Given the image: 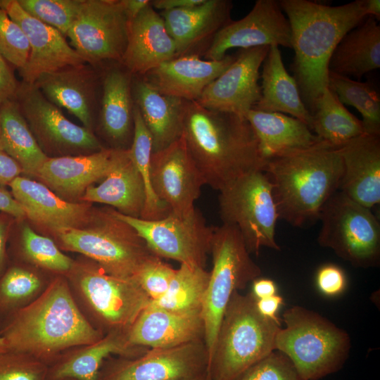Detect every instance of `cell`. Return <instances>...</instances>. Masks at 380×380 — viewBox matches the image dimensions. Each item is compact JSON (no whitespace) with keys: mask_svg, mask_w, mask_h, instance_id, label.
Masks as SVG:
<instances>
[{"mask_svg":"<svg viewBox=\"0 0 380 380\" xmlns=\"http://www.w3.org/2000/svg\"><path fill=\"white\" fill-rule=\"evenodd\" d=\"M111 212L134 229L158 257L205 268L214 227L207 225L197 208L185 216L170 213L157 220L130 217L114 209Z\"/></svg>","mask_w":380,"mask_h":380,"instance_id":"12","label":"cell"},{"mask_svg":"<svg viewBox=\"0 0 380 380\" xmlns=\"http://www.w3.org/2000/svg\"><path fill=\"white\" fill-rule=\"evenodd\" d=\"M0 211L19 220L26 217L23 208L13 198L11 191L3 187H0Z\"/></svg>","mask_w":380,"mask_h":380,"instance_id":"51","label":"cell"},{"mask_svg":"<svg viewBox=\"0 0 380 380\" xmlns=\"http://www.w3.org/2000/svg\"><path fill=\"white\" fill-rule=\"evenodd\" d=\"M21 173L20 166L7 153L0 151V187L9 186Z\"/></svg>","mask_w":380,"mask_h":380,"instance_id":"49","label":"cell"},{"mask_svg":"<svg viewBox=\"0 0 380 380\" xmlns=\"http://www.w3.org/2000/svg\"><path fill=\"white\" fill-rule=\"evenodd\" d=\"M133 119V137L129 152L141 175L146 191V201L139 218L147 220L163 219L170 213V210L158 199L153 190L150 177L151 158L153 153L152 138L134 103Z\"/></svg>","mask_w":380,"mask_h":380,"instance_id":"39","label":"cell"},{"mask_svg":"<svg viewBox=\"0 0 380 380\" xmlns=\"http://www.w3.org/2000/svg\"><path fill=\"white\" fill-rule=\"evenodd\" d=\"M192 380H210L208 374H206L202 376H200L198 378L192 379Z\"/></svg>","mask_w":380,"mask_h":380,"instance_id":"58","label":"cell"},{"mask_svg":"<svg viewBox=\"0 0 380 380\" xmlns=\"http://www.w3.org/2000/svg\"><path fill=\"white\" fill-rule=\"evenodd\" d=\"M17 255L23 262L53 276H65L74 263L52 239L36 233L27 224L20 231Z\"/></svg>","mask_w":380,"mask_h":380,"instance_id":"40","label":"cell"},{"mask_svg":"<svg viewBox=\"0 0 380 380\" xmlns=\"http://www.w3.org/2000/svg\"><path fill=\"white\" fill-rule=\"evenodd\" d=\"M63 251L82 254L106 272L136 278L143 265L156 255L134 229L116 217L111 209L92 211L89 227L53 232Z\"/></svg>","mask_w":380,"mask_h":380,"instance_id":"8","label":"cell"},{"mask_svg":"<svg viewBox=\"0 0 380 380\" xmlns=\"http://www.w3.org/2000/svg\"><path fill=\"white\" fill-rule=\"evenodd\" d=\"M236 380H306L282 353L274 350L243 372Z\"/></svg>","mask_w":380,"mask_h":380,"instance_id":"45","label":"cell"},{"mask_svg":"<svg viewBox=\"0 0 380 380\" xmlns=\"http://www.w3.org/2000/svg\"><path fill=\"white\" fill-rule=\"evenodd\" d=\"M113 151L104 148L85 155L49 157L37 177L63 199L81 198L89 186L108 174Z\"/></svg>","mask_w":380,"mask_h":380,"instance_id":"29","label":"cell"},{"mask_svg":"<svg viewBox=\"0 0 380 380\" xmlns=\"http://www.w3.org/2000/svg\"><path fill=\"white\" fill-rule=\"evenodd\" d=\"M133 346L147 348H167L204 340L201 311L178 312L151 302L127 332Z\"/></svg>","mask_w":380,"mask_h":380,"instance_id":"22","label":"cell"},{"mask_svg":"<svg viewBox=\"0 0 380 380\" xmlns=\"http://www.w3.org/2000/svg\"><path fill=\"white\" fill-rule=\"evenodd\" d=\"M204 340L173 347L148 348L136 357L110 356L97 380H192L208 374Z\"/></svg>","mask_w":380,"mask_h":380,"instance_id":"15","label":"cell"},{"mask_svg":"<svg viewBox=\"0 0 380 380\" xmlns=\"http://www.w3.org/2000/svg\"><path fill=\"white\" fill-rule=\"evenodd\" d=\"M151 1L149 0H122L129 20L137 17L146 6L150 5Z\"/></svg>","mask_w":380,"mask_h":380,"instance_id":"55","label":"cell"},{"mask_svg":"<svg viewBox=\"0 0 380 380\" xmlns=\"http://www.w3.org/2000/svg\"><path fill=\"white\" fill-rule=\"evenodd\" d=\"M104 335L82 315L63 275L55 276L34 300L0 321L7 349L28 353L48 365L64 350Z\"/></svg>","mask_w":380,"mask_h":380,"instance_id":"3","label":"cell"},{"mask_svg":"<svg viewBox=\"0 0 380 380\" xmlns=\"http://www.w3.org/2000/svg\"><path fill=\"white\" fill-rule=\"evenodd\" d=\"M289 21L291 65L301 99L310 113L329 87V62L342 37L367 17L364 0L330 6L308 0H281Z\"/></svg>","mask_w":380,"mask_h":380,"instance_id":"1","label":"cell"},{"mask_svg":"<svg viewBox=\"0 0 380 380\" xmlns=\"http://www.w3.org/2000/svg\"><path fill=\"white\" fill-rule=\"evenodd\" d=\"M235 60L227 54L218 61L201 59L198 54L181 56L165 61L141 76L159 93L187 101H196L206 87Z\"/></svg>","mask_w":380,"mask_h":380,"instance_id":"21","label":"cell"},{"mask_svg":"<svg viewBox=\"0 0 380 380\" xmlns=\"http://www.w3.org/2000/svg\"><path fill=\"white\" fill-rule=\"evenodd\" d=\"M312 117L311 130L335 148L365 134L362 120L348 110L329 87L316 101Z\"/></svg>","mask_w":380,"mask_h":380,"instance_id":"36","label":"cell"},{"mask_svg":"<svg viewBox=\"0 0 380 380\" xmlns=\"http://www.w3.org/2000/svg\"><path fill=\"white\" fill-rule=\"evenodd\" d=\"M0 53L18 70L27 63L30 53L28 40L21 27L0 7Z\"/></svg>","mask_w":380,"mask_h":380,"instance_id":"44","label":"cell"},{"mask_svg":"<svg viewBox=\"0 0 380 380\" xmlns=\"http://www.w3.org/2000/svg\"><path fill=\"white\" fill-rule=\"evenodd\" d=\"M204 0H153L151 6L153 8L164 11L189 8L202 4Z\"/></svg>","mask_w":380,"mask_h":380,"instance_id":"54","label":"cell"},{"mask_svg":"<svg viewBox=\"0 0 380 380\" xmlns=\"http://www.w3.org/2000/svg\"><path fill=\"white\" fill-rule=\"evenodd\" d=\"M2 151L22 168L23 173L37 177L48 156L39 146L16 101L0 103Z\"/></svg>","mask_w":380,"mask_h":380,"instance_id":"35","label":"cell"},{"mask_svg":"<svg viewBox=\"0 0 380 380\" xmlns=\"http://www.w3.org/2000/svg\"><path fill=\"white\" fill-rule=\"evenodd\" d=\"M14 99L47 156L85 155L104 148L92 131L68 120L34 84H19Z\"/></svg>","mask_w":380,"mask_h":380,"instance_id":"14","label":"cell"},{"mask_svg":"<svg viewBox=\"0 0 380 380\" xmlns=\"http://www.w3.org/2000/svg\"><path fill=\"white\" fill-rule=\"evenodd\" d=\"M279 320L257 309L251 293L232 294L223 314L209 360L210 380H236L243 372L275 350Z\"/></svg>","mask_w":380,"mask_h":380,"instance_id":"6","label":"cell"},{"mask_svg":"<svg viewBox=\"0 0 380 380\" xmlns=\"http://www.w3.org/2000/svg\"><path fill=\"white\" fill-rule=\"evenodd\" d=\"M365 12L367 16H372L376 20L380 19V1L364 0Z\"/></svg>","mask_w":380,"mask_h":380,"instance_id":"56","label":"cell"},{"mask_svg":"<svg viewBox=\"0 0 380 380\" xmlns=\"http://www.w3.org/2000/svg\"><path fill=\"white\" fill-rule=\"evenodd\" d=\"M175 272L161 258L155 255L143 265L135 279L151 301H156L166 293Z\"/></svg>","mask_w":380,"mask_h":380,"instance_id":"46","label":"cell"},{"mask_svg":"<svg viewBox=\"0 0 380 380\" xmlns=\"http://www.w3.org/2000/svg\"><path fill=\"white\" fill-rule=\"evenodd\" d=\"M129 23L122 0H82L66 36L86 63L99 68L106 62L120 63Z\"/></svg>","mask_w":380,"mask_h":380,"instance_id":"13","label":"cell"},{"mask_svg":"<svg viewBox=\"0 0 380 380\" xmlns=\"http://www.w3.org/2000/svg\"><path fill=\"white\" fill-rule=\"evenodd\" d=\"M282 321L275 350L288 357L305 379L319 380L343 367L351 348L347 331L300 305L286 310Z\"/></svg>","mask_w":380,"mask_h":380,"instance_id":"7","label":"cell"},{"mask_svg":"<svg viewBox=\"0 0 380 380\" xmlns=\"http://www.w3.org/2000/svg\"><path fill=\"white\" fill-rule=\"evenodd\" d=\"M0 151H2V146H1V114H0Z\"/></svg>","mask_w":380,"mask_h":380,"instance_id":"59","label":"cell"},{"mask_svg":"<svg viewBox=\"0 0 380 380\" xmlns=\"http://www.w3.org/2000/svg\"><path fill=\"white\" fill-rule=\"evenodd\" d=\"M0 7L21 27L29 42L28 59L19 70L22 82L33 84L44 74L86 63L60 32L30 15L17 0H0Z\"/></svg>","mask_w":380,"mask_h":380,"instance_id":"19","label":"cell"},{"mask_svg":"<svg viewBox=\"0 0 380 380\" xmlns=\"http://www.w3.org/2000/svg\"><path fill=\"white\" fill-rule=\"evenodd\" d=\"M251 293L255 299H261L277 294V286L270 279L258 277L253 281Z\"/></svg>","mask_w":380,"mask_h":380,"instance_id":"53","label":"cell"},{"mask_svg":"<svg viewBox=\"0 0 380 380\" xmlns=\"http://www.w3.org/2000/svg\"><path fill=\"white\" fill-rule=\"evenodd\" d=\"M368 208L341 191L322 207L319 244L356 267H376L380 262V224Z\"/></svg>","mask_w":380,"mask_h":380,"instance_id":"10","label":"cell"},{"mask_svg":"<svg viewBox=\"0 0 380 380\" xmlns=\"http://www.w3.org/2000/svg\"><path fill=\"white\" fill-rule=\"evenodd\" d=\"M232 2L204 0L197 6L164 11L160 13L166 28L175 42L177 57L196 54L198 47L208 42L231 20Z\"/></svg>","mask_w":380,"mask_h":380,"instance_id":"26","label":"cell"},{"mask_svg":"<svg viewBox=\"0 0 380 380\" xmlns=\"http://www.w3.org/2000/svg\"><path fill=\"white\" fill-rule=\"evenodd\" d=\"M315 281L319 291L327 297L341 295L347 286L345 272L334 264H326L320 267L316 273Z\"/></svg>","mask_w":380,"mask_h":380,"instance_id":"47","label":"cell"},{"mask_svg":"<svg viewBox=\"0 0 380 380\" xmlns=\"http://www.w3.org/2000/svg\"><path fill=\"white\" fill-rule=\"evenodd\" d=\"M7 350V346L4 339L0 336V353Z\"/></svg>","mask_w":380,"mask_h":380,"instance_id":"57","label":"cell"},{"mask_svg":"<svg viewBox=\"0 0 380 380\" xmlns=\"http://www.w3.org/2000/svg\"><path fill=\"white\" fill-rule=\"evenodd\" d=\"M329 87L343 104L353 106L361 113L365 134L380 135V99L371 82L329 72Z\"/></svg>","mask_w":380,"mask_h":380,"instance_id":"41","label":"cell"},{"mask_svg":"<svg viewBox=\"0 0 380 380\" xmlns=\"http://www.w3.org/2000/svg\"><path fill=\"white\" fill-rule=\"evenodd\" d=\"M380 67V26L367 16L347 32L334 49L329 72L360 80Z\"/></svg>","mask_w":380,"mask_h":380,"instance_id":"33","label":"cell"},{"mask_svg":"<svg viewBox=\"0 0 380 380\" xmlns=\"http://www.w3.org/2000/svg\"><path fill=\"white\" fill-rule=\"evenodd\" d=\"M19 83L8 62L0 53V103L15 97Z\"/></svg>","mask_w":380,"mask_h":380,"instance_id":"48","label":"cell"},{"mask_svg":"<svg viewBox=\"0 0 380 380\" xmlns=\"http://www.w3.org/2000/svg\"><path fill=\"white\" fill-rule=\"evenodd\" d=\"M132 92L134 103L151 136L153 153L180 138L187 101L159 93L141 76H133Z\"/></svg>","mask_w":380,"mask_h":380,"instance_id":"31","label":"cell"},{"mask_svg":"<svg viewBox=\"0 0 380 380\" xmlns=\"http://www.w3.org/2000/svg\"><path fill=\"white\" fill-rule=\"evenodd\" d=\"M11 215L5 213L0 214V276L8 265L6 243L11 225Z\"/></svg>","mask_w":380,"mask_h":380,"instance_id":"50","label":"cell"},{"mask_svg":"<svg viewBox=\"0 0 380 380\" xmlns=\"http://www.w3.org/2000/svg\"><path fill=\"white\" fill-rule=\"evenodd\" d=\"M9 187L26 217L52 232L83 227L91 217L89 204L65 200L43 183L19 176Z\"/></svg>","mask_w":380,"mask_h":380,"instance_id":"24","label":"cell"},{"mask_svg":"<svg viewBox=\"0 0 380 380\" xmlns=\"http://www.w3.org/2000/svg\"><path fill=\"white\" fill-rule=\"evenodd\" d=\"M150 177L153 190L170 213L185 216L205 184L203 178L180 137L167 148L152 153Z\"/></svg>","mask_w":380,"mask_h":380,"instance_id":"17","label":"cell"},{"mask_svg":"<svg viewBox=\"0 0 380 380\" xmlns=\"http://www.w3.org/2000/svg\"><path fill=\"white\" fill-rule=\"evenodd\" d=\"M219 210L222 224L238 228L250 254L258 255L262 247L280 250L275 239L279 216L263 171L246 174L221 190Z\"/></svg>","mask_w":380,"mask_h":380,"instance_id":"11","label":"cell"},{"mask_svg":"<svg viewBox=\"0 0 380 380\" xmlns=\"http://www.w3.org/2000/svg\"><path fill=\"white\" fill-rule=\"evenodd\" d=\"M148 349L129 343L126 332H109L96 342L74 346L60 353L48 365V380H97L102 365L112 355L136 357Z\"/></svg>","mask_w":380,"mask_h":380,"instance_id":"28","label":"cell"},{"mask_svg":"<svg viewBox=\"0 0 380 380\" xmlns=\"http://www.w3.org/2000/svg\"><path fill=\"white\" fill-rule=\"evenodd\" d=\"M209 277L205 268L180 264L164 296L151 302L174 312L201 311Z\"/></svg>","mask_w":380,"mask_h":380,"instance_id":"38","label":"cell"},{"mask_svg":"<svg viewBox=\"0 0 380 380\" xmlns=\"http://www.w3.org/2000/svg\"><path fill=\"white\" fill-rule=\"evenodd\" d=\"M35 19L67 35L79 13L82 0H17Z\"/></svg>","mask_w":380,"mask_h":380,"instance_id":"42","label":"cell"},{"mask_svg":"<svg viewBox=\"0 0 380 380\" xmlns=\"http://www.w3.org/2000/svg\"><path fill=\"white\" fill-rule=\"evenodd\" d=\"M65 277L82 315L103 334L127 333L151 302L136 279L110 274L85 257L74 260Z\"/></svg>","mask_w":380,"mask_h":380,"instance_id":"5","label":"cell"},{"mask_svg":"<svg viewBox=\"0 0 380 380\" xmlns=\"http://www.w3.org/2000/svg\"><path fill=\"white\" fill-rule=\"evenodd\" d=\"M63 380H74V379H63Z\"/></svg>","mask_w":380,"mask_h":380,"instance_id":"60","label":"cell"},{"mask_svg":"<svg viewBox=\"0 0 380 380\" xmlns=\"http://www.w3.org/2000/svg\"><path fill=\"white\" fill-rule=\"evenodd\" d=\"M270 47L239 49L234 62L206 87L196 102L208 109L246 118L260 99L259 70Z\"/></svg>","mask_w":380,"mask_h":380,"instance_id":"18","label":"cell"},{"mask_svg":"<svg viewBox=\"0 0 380 380\" xmlns=\"http://www.w3.org/2000/svg\"><path fill=\"white\" fill-rule=\"evenodd\" d=\"M177 57L175 42L151 1L150 5L129 20L127 44L120 63L133 76H142Z\"/></svg>","mask_w":380,"mask_h":380,"instance_id":"23","label":"cell"},{"mask_svg":"<svg viewBox=\"0 0 380 380\" xmlns=\"http://www.w3.org/2000/svg\"><path fill=\"white\" fill-rule=\"evenodd\" d=\"M343 172L338 190L371 208L380 202V135L363 134L338 148Z\"/></svg>","mask_w":380,"mask_h":380,"instance_id":"25","label":"cell"},{"mask_svg":"<svg viewBox=\"0 0 380 380\" xmlns=\"http://www.w3.org/2000/svg\"><path fill=\"white\" fill-rule=\"evenodd\" d=\"M48 368L26 353L7 349L0 353V380H48Z\"/></svg>","mask_w":380,"mask_h":380,"instance_id":"43","label":"cell"},{"mask_svg":"<svg viewBox=\"0 0 380 380\" xmlns=\"http://www.w3.org/2000/svg\"><path fill=\"white\" fill-rule=\"evenodd\" d=\"M273 45L292 49L289 21L279 1L258 0L245 17L221 28L203 53L206 60L218 61L231 49Z\"/></svg>","mask_w":380,"mask_h":380,"instance_id":"16","label":"cell"},{"mask_svg":"<svg viewBox=\"0 0 380 380\" xmlns=\"http://www.w3.org/2000/svg\"><path fill=\"white\" fill-rule=\"evenodd\" d=\"M27 264L8 265L0 276V321L39 296L55 276H45Z\"/></svg>","mask_w":380,"mask_h":380,"instance_id":"37","label":"cell"},{"mask_svg":"<svg viewBox=\"0 0 380 380\" xmlns=\"http://www.w3.org/2000/svg\"><path fill=\"white\" fill-rule=\"evenodd\" d=\"M283 304L282 296L277 293L270 297L256 299V307L259 312L264 317L274 320H279L277 312Z\"/></svg>","mask_w":380,"mask_h":380,"instance_id":"52","label":"cell"},{"mask_svg":"<svg viewBox=\"0 0 380 380\" xmlns=\"http://www.w3.org/2000/svg\"><path fill=\"white\" fill-rule=\"evenodd\" d=\"M133 75L120 63L103 70L99 125L113 149H128L134 131Z\"/></svg>","mask_w":380,"mask_h":380,"instance_id":"27","label":"cell"},{"mask_svg":"<svg viewBox=\"0 0 380 380\" xmlns=\"http://www.w3.org/2000/svg\"><path fill=\"white\" fill-rule=\"evenodd\" d=\"M262 64L261 96L253 109L289 114L311 129L312 117L301 99L295 79L284 67L277 46H270Z\"/></svg>","mask_w":380,"mask_h":380,"instance_id":"34","label":"cell"},{"mask_svg":"<svg viewBox=\"0 0 380 380\" xmlns=\"http://www.w3.org/2000/svg\"><path fill=\"white\" fill-rule=\"evenodd\" d=\"M246 118L257 137L265 160L311 148L324 142L305 122L284 113L253 108L247 113Z\"/></svg>","mask_w":380,"mask_h":380,"instance_id":"32","label":"cell"},{"mask_svg":"<svg viewBox=\"0 0 380 380\" xmlns=\"http://www.w3.org/2000/svg\"><path fill=\"white\" fill-rule=\"evenodd\" d=\"M205 184L220 191L266 160L245 117L186 101L182 134Z\"/></svg>","mask_w":380,"mask_h":380,"instance_id":"2","label":"cell"},{"mask_svg":"<svg viewBox=\"0 0 380 380\" xmlns=\"http://www.w3.org/2000/svg\"><path fill=\"white\" fill-rule=\"evenodd\" d=\"M80 199L107 204L123 215L141 217L146 201V191L141 175L130 157L129 148L113 149L108 174L99 185L89 186Z\"/></svg>","mask_w":380,"mask_h":380,"instance_id":"30","label":"cell"},{"mask_svg":"<svg viewBox=\"0 0 380 380\" xmlns=\"http://www.w3.org/2000/svg\"><path fill=\"white\" fill-rule=\"evenodd\" d=\"M210 254L213 268L201 310L209 360L232 294L244 289L261 274L260 267L251 258L240 232L234 225L222 224L214 227Z\"/></svg>","mask_w":380,"mask_h":380,"instance_id":"9","label":"cell"},{"mask_svg":"<svg viewBox=\"0 0 380 380\" xmlns=\"http://www.w3.org/2000/svg\"><path fill=\"white\" fill-rule=\"evenodd\" d=\"M263 172L272 184L279 219L301 227L319 219L324 205L338 190L343 165L338 148L324 142L269 158Z\"/></svg>","mask_w":380,"mask_h":380,"instance_id":"4","label":"cell"},{"mask_svg":"<svg viewBox=\"0 0 380 380\" xmlns=\"http://www.w3.org/2000/svg\"><path fill=\"white\" fill-rule=\"evenodd\" d=\"M100 82L99 68L84 63L44 74L33 84L51 103L68 110L93 132Z\"/></svg>","mask_w":380,"mask_h":380,"instance_id":"20","label":"cell"}]
</instances>
